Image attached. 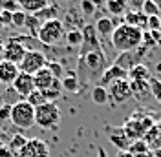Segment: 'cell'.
<instances>
[{"label": "cell", "mask_w": 161, "mask_h": 157, "mask_svg": "<svg viewBox=\"0 0 161 157\" xmlns=\"http://www.w3.org/2000/svg\"><path fill=\"white\" fill-rule=\"evenodd\" d=\"M143 30H137L128 24H119L115 26V30L112 33V46L117 49L119 53H128V51H136L143 44Z\"/></svg>", "instance_id": "6da1fadb"}, {"label": "cell", "mask_w": 161, "mask_h": 157, "mask_svg": "<svg viewBox=\"0 0 161 157\" xmlns=\"http://www.w3.org/2000/svg\"><path fill=\"white\" fill-rule=\"evenodd\" d=\"M154 124H156V121H154L152 115H147V113H143V115L134 113L132 117L126 119V122L123 124V130H125V133L128 135V139L134 143V141L145 139L147 132H148Z\"/></svg>", "instance_id": "7a4b0ae2"}, {"label": "cell", "mask_w": 161, "mask_h": 157, "mask_svg": "<svg viewBox=\"0 0 161 157\" xmlns=\"http://www.w3.org/2000/svg\"><path fill=\"white\" fill-rule=\"evenodd\" d=\"M64 35H66L64 22L59 20V19H53V20L42 22L37 39H39V42L44 44V46H57L60 40H64Z\"/></svg>", "instance_id": "3957f363"}, {"label": "cell", "mask_w": 161, "mask_h": 157, "mask_svg": "<svg viewBox=\"0 0 161 157\" xmlns=\"http://www.w3.org/2000/svg\"><path fill=\"white\" fill-rule=\"evenodd\" d=\"M9 121L20 130H28L35 124V108L30 102L24 100H17L11 104V115Z\"/></svg>", "instance_id": "277c9868"}, {"label": "cell", "mask_w": 161, "mask_h": 157, "mask_svg": "<svg viewBox=\"0 0 161 157\" xmlns=\"http://www.w3.org/2000/svg\"><path fill=\"white\" fill-rule=\"evenodd\" d=\"M60 110L55 102H44L35 108V124L44 130H55L60 122Z\"/></svg>", "instance_id": "5b68a950"}, {"label": "cell", "mask_w": 161, "mask_h": 157, "mask_svg": "<svg viewBox=\"0 0 161 157\" xmlns=\"http://www.w3.org/2000/svg\"><path fill=\"white\" fill-rule=\"evenodd\" d=\"M48 59L42 51H26L22 62L19 64V69L22 73H28V75H35L37 71L46 68Z\"/></svg>", "instance_id": "8992f818"}, {"label": "cell", "mask_w": 161, "mask_h": 157, "mask_svg": "<svg viewBox=\"0 0 161 157\" xmlns=\"http://www.w3.org/2000/svg\"><path fill=\"white\" fill-rule=\"evenodd\" d=\"M80 64L86 66L92 71V75H103V71L106 69V55L103 49H93L84 55H80Z\"/></svg>", "instance_id": "52a82bcc"}, {"label": "cell", "mask_w": 161, "mask_h": 157, "mask_svg": "<svg viewBox=\"0 0 161 157\" xmlns=\"http://www.w3.org/2000/svg\"><path fill=\"white\" fill-rule=\"evenodd\" d=\"M108 97L114 104H125L126 100L132 99V89H130V80L123 78V80H115L108 86Z\"/></svg>", "instance_id": "ba28073f"}, {"label": "cell", "mask_w": 161, "mask_h": 157, "mask_svg": "<svg viewBox=\"0 0 161 157\" xmlns=\"http://www.w3.org/2000/svg\"><path fill=\"white\" fill-rule=\"evenodd\" d=\"M17 157H50V146L42 139H28L26 146L17 154Z\"/></svg>", "instance_id": "9c48e42d"}, {"label": "cell", "mask_w": 161, "mask_h": 157, "mask_svg": "<svg viewBox=\"0 0 161 157\" xmlns=\"http://www.w3.org/2000/svg\"><path fill=\"white\" fill-rule=\"evenodd\" d=\"M82 46H80V55L88 53V51H93V49H103L99 42V35L95 31V26L92 24H86L82 26Z\"/></svg>", "instance_id": "30bf717a"}, {"label": "cell", "mask_w": 161, "mask_h": 157, "mask_svg": "<svg viewBox=\"0 0 161 157\" xmlns=\"http://www.w3.org/2000/svg\"><path fill=\"white\" fill-rule=\"evenodd\" d=\"M24 55H26V48L20 42H17L13 37L4 44V60L13 62V64L19 66L20 62H22V59H24Z\"/></svg>", "instance_id": "8fae6325"}, {"label": "cell", "mask_w": 161, "mask_h": 157, "mask_svg": "<svg viewBox=\"0 0 161 157\" xmlns=\"http://www.w3.org/2000/svg\"><path fill=\"white\" fill-rule=\"evenodd\" d=\"M106 132H108L110 143L115 148H119V152H128L132 141L128 139V135L125 133L123 126H106Z\"/></svg>", "instance_id": "7c38bea8"}, {"label": "cell", "mask_w": 161, "mask_h": 157, "mask_svg": "<svg viewBox=\"0 0 161 157\" xmlns=\"http://www.w3.org/2000/svg\"><path fill=\"white\" fill-rule=\"evenodd\" d=\"M123 78H128V71L119 68V66H115V64H112V66H108V68L103 71V75L99 77V84L104 86V88H108L112 82L123 80Z\"/></svg>", "instance_id": "4fadbf2b"}, {"label": "cell", "mask_w": 161, "mask_h": 157, "mask_svg": "<svg viewBox=\"0 0 161 157\" xmlns=\"http://www.w3.org/2000/svg\"><path fill=\"white\" fill-rule=\"evenodd\" d=\"M11 86H13V89H15L19 95H22V97L26 99L31 91H35L33 75H28V73H22V71H20L19 75H17V78L13 80V84H11Z\"/></svg>", "instance_id": "5bb4252c"}, {"label": "cell", "mask_w": 161, "mask_h": 157, "mask_svg": "<svg viewBox=\"0 0 161 157\" xmlns=\"http://www.w3.org/2000/svg\"><path fill=\"white\" fill-rule=\"evenodd\" d=\"M123 22L128 24V26H134L137 30H147V22H148V17L143 13V11H137V9H132V11H126L125 17H123Z\"/></svg>", "instance_id": "9a60e30c"}, {"label": "cell", "mask_w": 161, "mask_h": 157, "mask_svg": "<svg viewBox=\"0 0 161 157\" xmlns=\"http://www.w3.org/2000/svg\"><path fill=\"white\" fill-rule=\"evenodd\" d=\"M20 73V69L17 64L2 60L0 62V82L2 84H13V80L17 78V75Z\"/></svg>", "instance_id": "2e32d148"}, {"label": "cell", "mask_w": 161, "mask_h": 157, "mask_svg": "<svg viewBox=\"0 0 161 157\" xmlns=\"http://www.w3.org/2000/svg\"><path fill=\"white\" fill-rule=\"evenodd\" d=\"M145 143H147L148 148L154 150V152H159L161 150V122H156V124L147 132Z\"/></svg>", "instance_id": "e0dca14e"}, {"label": "cell", "mask_w": 161, "mask_h": 157, "mask_svg": "<svg viewBox=\"0 0 161 157\" xmlns=\"http://www.w3.org/2000/svg\"><path fill=\"white\" fill-rule=\"evenodd\" d=\"M53 75L50 73V69L44 68L37 71L35 75H33V82H35V89H39V91H44V89L51 88V82H53Z\"/></svg>", "instance_id": "ac0fdd59"}, {"label": "cell", "mask_w": 161, "mask_h": 157, "mask_svg": "<svg viewBox=\"0 0 161 157\" xmlns=\"http://www.w3.org/2000/svg\"><path fill=\"white\" fill-rule=\"evenodd\" d=\"M53 4V0H19V6L22 11H26L28 15H35L40 9H44L46 6Z\"/></svg>", "instance_id": "d6986e66"}, {"label": "cell", "mask_w": 161, "mask_h": 157, "mask_svg": "<svg viewBox=\"0 0 161 157\" xmlns=\"http://www.w3.org/2000/svg\"><path fill=\"white\" fill-rule=\"evenodd\" d=\"M114 30H115V26H114V20H112L110 17H101V19L95 22V31H97V35L103 37V39L112 37Z\"/></svg>", "instance_id": "ffe728a7"}, {"label": "cell", "mask_w": 161, "mask_h": 157, "mask_svg": "<svg viewBox=\"0 0 161 157\" xmlns=\"http://www.w3.org/2000/svg\"><path fill=\"white\" fill-rule=\"evenodd\" d=\"M130 89H132V97L139 99V100L150 95L148 80H130Z\"/></svg>", "instance_id": "44dd1931"}, {"label": "cell", "mask_w": 161, "mask_h": 157, "mask_svg": "<svg viewBox=\"0 0 161 157\" xmlns=\"http://www.w3.org/2000/svg\"><path fill=\"white\" fill-rule=\"evenodd\" d=\"M92 100H93V104H97V106H106L108 104V89L104 88V86H101V84H95L93 88H92V93H90Z\"/></svg>", "instance_id": "7402d4cb"}, {"label": "cell", "mask_w": 161, "mask_h": 157, "mask_svg": "<svg viewBox=\"0 0 161 157\" xmlns=\"http://www.w3.org/2000/svg\"><path fill=\"white\" fill-rule=\"evenodd\" d=\"M104 6L110 15L114 17H119V15H125L126 9H128V0H104Z\"/></svg>", "instance_id": "603a6c76"}, {"label": "cell", "mask_w": 161, "mask_h": 157, "mask_svg": "<svg viewBox=\"0 0 161 157\" xmlns=\"http://www.w3.org/2000/svg\"><path fill=\"white\" fill-rule=\"evenodd\" d=\"M148 78H150V69L141 62L128 69V80H148Z\"/></svg>", "instance_id": "cb8c5ba5"}, {"label": "cell", "mask_w": 161, "mask_h": 157, "mask_svg": "<svg viewBox=\"0 0 161 157\" xmlns=\"http://www.w3.org/2000/svg\"><path fill=\"white\" fill-rule=\"evenodd\" d=\"M62 89L70 91V93H77L79 91V77L75 71H68L66 77H62Z\"/></svg>", "instance_id": "d4e9b609"}, {"label": "cell", "mask_w": 161, "mask_h": 157, "mask_svg": "<svg viewBox=\"0 0 161 157\" xmlns=\"http://www.w3.org/2000/svg\"><path fill=\"white\" fill-rule=\"evenodd\" d=\"M64 40H66V44L70 46V48H80L82 46V31L79 28H71V30L66 31V35H64Z\"/></svg>", "instance_id": "484cf974"}, {"label": "cell", "mask_w": 161, "mask_h": 157, "mask_svg": "<svg viewBox=\"0 0 161 157\" xmlns=\"http://www.w3.org/2000/svg\"><path fill=\"white\" fill-rule=\"evenodd\" d=\"M35 17L40 20V22H46V20H53L59 17V6L53 2L50 6H46L44 9H40L39 13H35Z\"/></svg>", "instance_id": "4316f807"}, {"label": "cell", "mask_w": 161, "mask_h": 157, "mask_svg": "<svg viewBox=\"0 0 161 157\" xmlns=\"http://www.w3.org/2000/svg\"><path fill=\"white\" fill-rule=\"evenodd\" d=\"M136 60H137V59L134 57V51H128V53H119V55H117V59H115V62H114V64L128 71V69H130L132 66H136V64H137Z\"/></svg>", "instance_id": "83f0119b"}, {"label": "cell", "mask_w": 161, "mask_h": 157, "mask_svg": "<svg viewBox=\"0 0 161 157\" xmlns=\"http://www.w3.org/2000/svg\"><path fill=\"white\" fill-rule=\"evenodd\" d=\"M26 143H28V139L24 137L22 133H15V135H11L9 141H8V148H9L11 152H13V154L17 155L20 150L26 146Z\"/></svg>", "instance_id": "f1b7e54d"}, {"label": "cell", "mask_w": 161, "mask_h": 157, "mask_svg": "<svg viewBox=\"0 0 161 157\" xmlns=\"http://www.w3.org/2000/svg\"><path fill=\"white\" fill-rule=\"evenodd\" d=\"M150 152V148H148V144L145 143V139H139V141H134L130 144V148H128V154H132V155H147Z\"/></svg>", "instance_id": "f546056e"}, {"label": "cell", "mask_w": 161, "mask_h": 157, "mask_svg": "<svg viewBox=\"0 0 161 157\" xmlns=\"http://www.w3.org/2000/svg\"><path fill=\"white\" fill-rule=\"evenodd\" d=\"M141 11H143L147 17H159L161 8L154 2V0H143V2H141Z\"/></svg>", "instance_id": "4dcf8cb0"}, {"label": "cell", "mask_w": 161, "mask_h": 157, "mask_svg": "<svg viewBox=\"0 0 161 157\" xmlns=\"http://www.w3.org/2000/svg\"><path fill=\"white\" fill-rule=\"evenodd\" d=\"M40 26H42V22H40L35 15H28V17H26V24H24V28H28V31H30L31 37H35V39H37Z\"/></svg>", "instance_id": "1f68e13d"}, {"label": "cell", "mask_w": 161, "mask_h": 157, "mask_svg": "<svg viewBox=\"0 0 161 157\" xmlns=\"http://www.w3.org/2000/svg\"><path fill=\"white\" fill-rule=\"evenodd\" d=\"M148 89H150V95L156 100H161V78L150 75V78H148Z\"/></svg>", "instance_id": "d6a6232c"}, {"label": "cell", "mask_w": 161, "mask_h": 157, "mask_svg": "<svg viewBox=\"0 0 161 157\" xmlns=\"http://www.w3.org/2000/svg\"><path fill=\"white\" fill-rule=\"evenodd\" d=\"M26 100L30 102L33 108H39V106H42L44 102H46V99H44V95H42V91H39V89H35V91H31L30 95L26 97Z\"/></svg>", "instance_id": "836d02e7"}, {"label": "cell", "mask_w": 161, "mask_h": 157, "mask_svg": "<svg viewBox=\"0 0 161 157\" xmlns=\"http://www.w3.org/2000/svg\"><path fill=\"white\" fill-rule=\"evenodd\" d=\"M26 17H28V13L26 11H15L13 15H11V26H15V28H24V24H26Z\"/></svg>", "instance_id": "e575fe53"}, {"label": "cell", "mask_w": 161, "mask_h": 157, "mask_svg": "<svg viewBox=\"0 0 161 157\" xmlns=\"http://www.w3.org/2000/svg\"><path fill=\"white\" fill-rule=\"evenodd\" d=\"M46 68L50 69V73H51V75H53L55 78H62L64 68H62V64H60V62H57V60H48Z\"/></svg>", "instance_id": "d590c367"}, {"label": "cell", "mask_w": 161, "mask_h": 157, "mask_svg": "<svg viewBox=\"0 0 161 157\" xmlns=\"http://www.w3.org/2000/svg\"><path fill=\"white\" fill-rule=\"evenodd\" d=\"M95 4L92 2V0H80V11H82V15L84 17H93L95 15Z\"/></svg>", "instance_id": "8d00e7d4"}, {"label": "cell", "mask_w": 161, "mask_h": 157, "mask_svg": "<svg viewBox=\"0 0 161 157\" xmlns=\"http://www.w3.org/2000/svg\"><path fill=\"white\" fill-rule=\"evenodd\" d=\"M0 9L8 11V13H15L20 9L19 0H0Z\"/></svg>", "instance_id": "74e56055"}, {"label": "cell", "mask_w": 161, "mask_h": 157, "mask_svg": "<svg viewBox=\"0 0 161 157\" xmlns=\"http://www.w3.org/2000/svg\"><path fill=\"white\" fill-rule=\"evenodd\" d=\"M147 30L148 31H161V19L159 17H148Z\"/></svg>", "instance_id": "f35d334b"}, {"label": "cell", "mask_w": 161, "mask_h": 157, "mask_svg": "<svg viewBox=\"0 0 161 157\" xmlns=\"http://www.w3.org/2000/svg\"><path fill=\"white\" fill-rule=\"evenodd\" d=\"M42 95H44V99H46V102H55V100L60 97V91L48 88V89H44V91H42Z\"/></svg>", "instance_id": "ab89813d"}, {"label": "cell", "mask_w": 161, "mask_h": 157, "mask_svg": "<svg viewBox=\"0 0 161 157\" xmlns=\"http://www.w3.org/2000/svg\"><path fill=\"white\" fill-rule=\"evenodd\" d=\"M11 15H13V13H8V11L0 9V28L11 26Z\"/></svg>", "instance_id": "60d3db41"}, {"label": "cell", "mask_w": 161, "mask_h": 157, "mask_svg": "<svg viewBox=\"0 0 161 157\" xmlns=\"http://www.w3.org/2000/svg\"><path fill=\"white\" fill-rule=\"evenodd\" d=\"M11 115V104H0V122L9 119Z\"/></svg>", "instance_id": "b9f144b4"}, {"label": "cell", "mask_w": 161, "mask_h": 157, "mask_svg": "<svg viewBox=\"0 0 161 157\" xmlns=\"http://www.w3.org/2000/svg\"><path fill=\"white\" fill-rule=\"evenodd\" d=\"M0 157H15V154L8 148V144H0Z\"/></svg>", "instance_id": "7bdbcfd3"}, {"label": "cell", "mask_w": 161, "mask_h": 157, "mask_svg": "<svg viewBox=\"0 0 161 157\" xmlns=\"http://www.w3.org/2000/svg\"><path fill=\"white\" fill-rule=\"evenodd\" d=\"M97 157H106V152H104V148H99V150H97Z\"/></svg>", "instance_id": "ee69618b"}, {"label": "cell", "mask_w": 161, "mask_h": 157, "mask_svg": "<svg viewBox=\"0 0 161 157\" xmlns=\"http://www.w3.org/2000/svg\"><path fill=\"white\" fill-rule=\"evenodd\" d=\"M2 60H4V44L0 42V62H2Z\"/></svg>", "instance_id": "f6af8a7d"}, {"label": "cell", "mask_w": 161, "mask_h": 157, "mask_svg": "<svg viewBox=\"0 0 161 157\" xmlns=\"http://www.w3.org/2000/svg\"><path fill=\"white\" fill-rule=\"evenodd\" d=\"M92 2L95 4V8H97V6H103V4H104V0H92Z\"/></svg>", "instance_id": "bcb514c9"}, {"label": "cell", "mask_w": 161, "mask_h": 157, "mask_svg": "<svg viewBox=\"0 0 161 157\" xmlns=\"http://www.w3.org/2000/svg\"><path fill=\"white\" fill-rule=\"evenodd\" d=\"M154 2H156V4H158V6L161 8V0H154Z\"/></svg>", "instance_id": "7dc6e473"}, {"label": "cell", "mask_w": 161, "mask_h": 157, "mask_svg": "<svg viewBox=\"0 0 161 157\" xmlns=\"http://www.w3.org/2000/svg\"><path fill=\"white\" fill-rule=\"evenodd\" d=\"M158 71H159V73H161V62H159V64H158Z\"/></svg>", "instance_id": "c3c4849f"}, {"label": "cell", "mask_w": 161, "mask_h": 157, "mask_svg": "<svg viewBox=\"0 0 161 157\" xmlns=\"http://www.w3.org/2000/svg\"><path fill=\"white\" fill-rule=\"evenodd\" d=\"M159 104H161V100H159Z\"/></svg>", "instance_id": "681fc988"}]
</instances>
